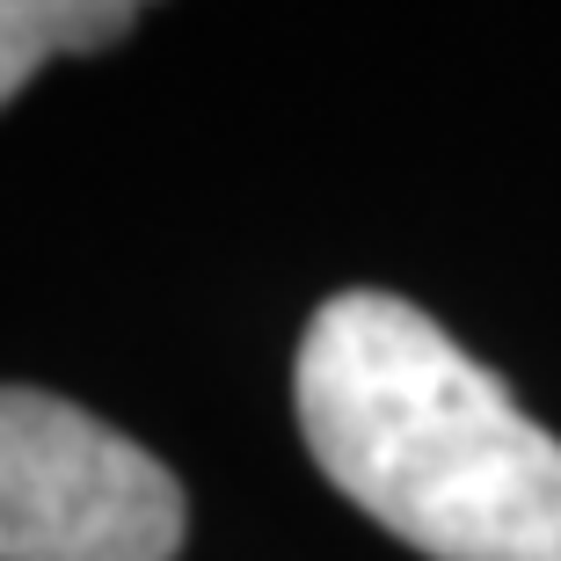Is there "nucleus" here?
<instances>
[{"label":"nucleus","instance_id":"nucleus-2","mask_svg":"<svg viewBox=\"0 0 561 561\" xmlns=\"http://www.w3.org/2000/svg\"><path fill=\"white\" fill-rule=\"evenodd\" d=\"M183 481L59 394L0 387V561H175Z\"/></svg>","mask_w":561,"mask_h":561},{"label":"nucleus","instance_id":"nucleus-3","mask_svg":"<svg viewBox=\"0 0 561 561\" xmlns=\"http://www.w3.org/2000/svg\"><path fill=\"white\" fill-rule=\"evenodd\" d=\"M131 22H139V8H125V0H0V110L15 103L44 59L110 51L131 37Z\"/></svg>","mask_w":561,"mask_h":561},{"label":"nucleus","instance_id":"nucleus-1","mask_svg":"<svg viewBox=\"0 0 561 561\" xmlns=\"http://www.w3.org/2000/svg\"><path fill=\"white\" fill-rule=\"evenodd\" d=\"M313 467L431 561H561V437L394 291H335L299 335Z\"/></svg>","mask_w":561,"mask_h":561}]
</instances>
